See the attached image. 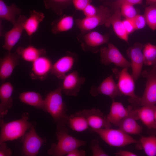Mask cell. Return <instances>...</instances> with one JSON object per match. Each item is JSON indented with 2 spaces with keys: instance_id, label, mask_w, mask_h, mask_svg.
<instances>
[{
  "instance_id": "1",
  "label": "cell",
  "mask_w": 156,
  "mask_h": 156,
  "mask_svg": "<svg viewBox=\"0 0 156 156\" xmlns=\"http://www.w3.org/2000/svg\"><path fill=\"white\" fill-rule=\"evenodd\" d=\"M62 92L59 85L55 90L49 92L44 99L42 110L49 114L56 124V127L67 126L68 116L66 104L62 96Z\"/></svg>"
},
{
  "instance_id": "2",
  "label": "cell",
  "mask_w": 156,
  "mask_h": 156,
  "mask_svg": "<svg viewBox=\"0 0 156 156\" xmlns=\"http://www.w3.org/2000/svg\"><path fill=\"white\" fill-rule=\"evenodd\" d=\"M55 135L56 144L51 145L47 151L48 154L54 156L66 155L73 150L86 145V141L79 139L70 135L66 127H56Z\"/></svg>"
},
{
  "instance_id": "3",
  "label": "cell",
  "mask_w": 156,
  "mask_h": 156,
  "mask_svg": "<svg viewBox=\"0 0 156 156\" xmlns=\"http://www.w3.org/2000/svg\"><path fill=\"white\" fill-rule=\"evenodd\" d=\"M28 113H23L19 119L5 122L3 119L0 118V143L12 141L23 137L27 131L32 126L33 122L28 121Z\"/></svg>"
},
{
  "instance_id": "4",
  "label": "cell",
  "mask_w": 156,
  "mask_h": 156,
  "mask_svg": "<svg viewBox=\"0 0 156 156\" xmlns=\"http://www.w3.org/2000/svg\"><path fill=\"white\" fill-rule=\"evenodd\" d=\"M92 130L96 133L103 141L110 146L121 147L131 144L139 145V141L119 128L114 129L110 128Z\"/></svg>"
},
{
  "instance_id": "5",
  "label": "cell",
  "mask_w": 156,
  "mask_h": 156,
  "mask_svg": "<svg viewBox=\"0 0 156 156\" xmlns=\"http://www.w3.org/2000/svg\"><path fill=\"white\" fill-rule=\"evenodd\" d=\"M113 12L107 6L101 5L98 8L97 12L95 15L82 19H77L75 23L81 33L85 34L99 26L105 25Z\"/></svg>"
},
{
  "instance_id": "6",
  "label": "cell",
  "mask_w": 156,
  "mask_h": 156,
  "mask_svg": "<svg viewBox=\"0 0 156 156\" xmlns=\"http://www.w3.org/2000/svg\"><path fill=\"white\" fill-rule=\"evenodd\" d=\"M128 68H123L119 70L114 67L112 70L118 80L117 85L121 93L129 97V101L131 103L137 104L140 97L135 94V80L129 73Z\"/></svg>"
},
{
  "instance_id": "7",
  "label": "cell",
  "mask_w": 156,
  "mask_h": 156,
  "mask_svg": "<svg viewBox=\"0 0 156 156\" xmlns=\"http://www.w3.org/2000/svg\"><path fill=\"white\" fill-rule=\"evenodd\" d=\"M142 72L141 74L146 79V82L144 93L140 97L138 104L143 106L155 105L156 104V66Z\"/></svg>"
},
{
  "instance_id": "8",
  "label": "cell",
  "mask_w": 156,
  "mask_h": 156,
  "mask_svg": "<svg viewBox=\"0 0 156 156\" xmlns=\"http://www.w3.org/2000/svg\"><path fill=\"white\" fill-rule=\"evenodd\" d=\"M101 61L107 65L113 64L122 68L131 67V64L113 44L109 43L107 47H101L100 50Z\"/></svg>"
},
{
  "instance_id": "9",
  "label": "cell",
  "mask_w": 156,
  "mask_h": 156,
  "mask_svg": "<svg viewBox=\"0 0 156 156\" xmlns=\"http://www.w3.org/2000/svg\"><path fill=\"white\" fill-rule=\"evenodd\" d=\"M78 36L82 49L85 51L97 53L100 51V47L107 43L109 39L108 34H102L96 31H90Z\"/></svg>"
},
{
  "instance_id": "10",
  "label": "cell",
  "mask_w": 156,
  "mask_h": 156,
  "mask_svg": "<svg viewBox=\"0 0 156 156\" xmlns=\"http://www.w3.org/2000/svg\"><path fill=\"white\" fill-rule=\"evenodd\" d=\"M23 153L25 156H35L42 145L46 143L45 138L40 137L36 132L35 125L26 133L22 138Z\"/></svg>"
},
{
  "instance_id": "11",
  "label": "cell",
  "mask_w": 156,
  "mask_h": 156,
  "mask_svg": "<svg viewBox=\"0 0 156 156\" xmlns=\"http://www.w3.org/2000/svg\"><path fill=\"white\" fill-rule=\"evenodd\" d=\"M77 54L67 51L63 56L53 64L51 74L57 78L62 79L73 68L77 62Z\"/></svg>"
},
{
  "instance_id": "12",
  "label": "cell",
  "mask_w": 156,
  "mask_h": 156,
  "mask_svg": "<svg viewBox=\"0 0 156 156\" xmlns=\"http://www.w3.org/2000/svg\"><path fill=\"white\" fill-rule=\"evenodd\" d=\"M60 84L62 92L66 95L76 96L79 92L81 87L86 81L85 78L80 77L77 70L67 74Z\"/></svg>"
},
{
  "instance_id": "13",
  "label": "cell",
  "mask_w": 156,
  "mask_h": 156,
  "mask_svg": "<svg viewBox=\"0 0 156 156\" xmlns=\"http://www.w3.org/2000/svg\"><path fill=\"white\" fill-rule=\"evenodd\" d=\"M143 45L136 42L127 50V54L131 60V75L135 81L137 80L141 74L144 64L143 49Z\"/></svg>"
},
{
  "instance_id": "14",
  "label": "cell",
  "mask_w": 156,
  "mask_h": 156,
  "mask_svg": "<svg viewBox=\"0 0 156 156\" xmlns=\"http://www.w3.org/2000/svg\"><path fill=\"white\" fill-rule=\"evenodd\" d=\"M27 18L24 15H20L13 27L3 34L4 37L3 49L8 51H11L17 43L24 30V23Z\"/></svg>"
},
{
  "instance_id": "15",
  "label": "cell",
  "mask_w": 156,
  "mask_h": 156,
  "mask_svg": "<svg viewBox=\"0 0 156 156\" xmlns=\"http://www.w3.org/2000/svg\"><path fill=\"white\" fill-rule=\"evenodd\" d=\"M80 111L86 119L91 130L111 128L112 124L99 109L93 108Z\"/></svg>"
},
{
  "instance_id": "16",
  "label": "cell",
  "mask_w": 156,
  "mask_h": 156,
  "mask_svg": "<svg viewBox=\"0 0 156 156\" xmlns=\"http://www.w3.org/2000/svg\"><path fill=\"white\" fill-rule=\"evenodd\" d=\"M90 93L94 97L102 94L112 99L122 95L114 80L112 75L105 78L99 86H92L90 88Z\"/></svg>"
},
{
  "instance_id": "17",
  "label": "cell",
  "mask_w": 156,
  "mask_h": 156,
  "mask_svg": "<svg viewBox=\"0 0 156 156\" xmlns=\"http://www.w3.org/2000/svg\"><path fill=\"white\" fill-rule=\"evenodd\" d=\"M53 65L48 57L45 55L40 56L32 63L30 76L33 79L45 80L51 73Z\"/></svg>"
},
{
  "instance_id": "18",
  "label": "cell",
  "mask_w": 156,
  "mask_h": 156,
  "mask_svg": "<svg viewBox=\"0 0 156 156\" xmlns=\"http://www.w3.org/2000/svg\"><path fill=\"white\" fill-rule=\"evenodd\" d=\"M155 105H147L135 109H132L131 115L137 120H140L149 129H156Z\"/></svg>"
},
{
  "instance_id": "19",
  "label": "cell",
  "mask_w": 156,
  "mask_h": 156,
  "mask_svg": "<svg viewBox=\"0 0 156 156\" xmlns=\"http://www.w3.org/2000/svg\"><path fill=\"white\" fill-rule=\"evenodd\" d=\"M20 57L16 52L8 51L0 59V79L3 81L9 78L19 63Z\"/></svg>"
},
{
  "instance_id": "20",
  "label": "cell",
  "mask_w": 156,
  "mask_h": 156,
  "mask_svg": "<svg viewBox=\"0 0 156 156\" xmlns=\"http://www.w3.org/2000/svg\"><path fill=\"white\" fill-rule=\"evenodd\" d=\"M14 87L9 81L3 83L0 87V117H3L13 105L12 95Z\"/></svg>"
},
{
  "instance_id": "21",
  "label": "cell",
  "mask_w": 156,
  "mask_h": 156,
  "mask_svg": "<svg viewBox=\"0 0 156 156\" xmlns=\"http://www.w3.org/2000/svg\"><path fill=\"white\" fill-rule=\"evenodd\" d=\"M131 106L125 108L121 102L113 100L109 112L106 116L108 121L117 126L124 118L130 115L132 110Z\"/></svg>"
},
{
  "instance_id": "22",
  "label": "cell",
  "mask_w": 156,
  "mask_h": 156,
  "mask_svg": "<svg viewBox=\"0 0 156 156\" xmlns=\"http://www.w3.org/2000/svg\"><path fill=\"white\" fill-rule=\"evenodd\" d=\"M122 16L120 9L114 10L105 25L108 27L112 26L115 33L118 37L123 40L128 42L129 35L124 28L122 20L121 19Z\"/></svg>"
},
{
  "instance_id": "23",
  "label": "cell",
  "mask_w": 156,
  "mask_h": 156,
  "mask_svg": "<svg viewBox=\"0 0 156 156\" xmlns=\"http://www.w3.org/2000/svg\"><path fill=\"white\" fill-rule=\"evenodd\" d=\"M29 13V17L24 22V28L27 35L31 37L38 30L45 16L43 13L34 10H30Z\"/></svg>"
},
{
  "instance_id": "24",
  "label": "cell",
  "mask_w": 156,
  "mask_h": 156,
  "mask_svg": "<svg viewBox=\"0 0 156 156\" xmlns=\"http://www.w3.org/2000/svg\"><path fill=\"white\" fill-rule=\"evenodd\" d=\"M16 52L24 60L32 63L47 53L44 49H38L31 45L25 47H19L16 49Z\"/></svg>"
},
{
  "instance_id": "25",
  "label": "cell",
  "mask_w": 156,
  "mask_h": 156,
  "mask_svg": "<svg viewBox=\"0 0 156 156\" xmlns=\"http://www.w3.org/2000/svg\"><path fill=\"white\" fill-rule=\"evenodd\" d=\"M19 99L22 103L36 108L43 109L44 99L38 92L27 91L21 93Z\"/></svg>"
},
{
  "instance_id": "26",
  "label": "cell",
  "mask_w": 156,
  "mask_h": 156,
  "mask_svg": "<svg viewBox=\"0 0 156 156\" xmlns=\"http://www.w3.org/2000/svg\"><path fill=\"white\" fill-rule=\"evenodd\" d=\"M21 12V10L15 4L8 5L3 0H0V18L1 19L9 21L13 25L16 21V16Z\"/></svg>"
},
{
  "instance_id": "27",
  "label": "cell",
  "mask_w": 156,
  "mask_h": 156,
  "mask_svg": "<svg viewBox=\"0 0 156 156\" xmlns=\"http://www.w3.org/2000/svg\"><path fill=\"white\" fill-rule=\"evenodd\" d=\"M67 126L77 132L85 131L89 128L86 119L80 111L69 116Z\"/></svg>"
},
{
  "instance_id": "28",
  "label": "cell",
  "mask_w": 156,
  "mask_h": 156,
  "mask_svg": "<svg viewBox=\"0 0 156 156\" xmlns=\"http://www.w3.org/2000/svg\"><path fill=\"white\" fill-rule=\"evenodd\" d=\"M74 23L72 16L64 15L52 23L51 31L53 34H56L68 31L73 27Z\"/></svg>"
},
{
  "instance_id": "29",
  "label": "cell",
  "mask_w": 156,
  "mask_h": 156,
  "mask_svg": "<svg viewBox=\"0 0 156 156\" xmlns=\"http://www.w3.org/2000/svg\"><path fill=\"white\" fill-rule=\"evenodd\" d=\"M136 120L130 114L123 119L117 126L128 134L139 135L142 132V128L137 123Z\"/></svg>"
},
{
  "instance_id": "30",
  "label": "cell",
  "mask_w": 156,
  "mask_h": 156,
  "mask_svg": "<svg viewBox=\"0 0 156 156\" xmlns=\"http://www.w3.org/2000/svg\"><path fill=\"white\" fill-rule=\"evenodd\" d=\"M73 0H43L44 6L56 14L61 15L63 11L72 3Z\"/></svg>"
},
{
  "instance_id": "31",
  "label": "cell",
  "mask_w": 156,
  "mask_h": 156,
  "mask_svg": "<svg viewBox=\"0 0 156 156\" xmlns=\"http://www.w3.org/2000/svg\"><path fill=\"white\" fill-rule=\"evenodd\" d=\"M139 142V147L144 150L146 155L148 156H156V136H142Z\"/></svg>"
},
{
  "instance_id": "32",
  "label": "cell",
  "mask_w": 156,
  "mask_h": 156,
  "mask_svg": "<svg viewBox=\"0 0 156 156\" xmlns=\"http://www.w3.org/2000/svg\"><path fill=\"white\" fill-rule=\"evenodd\" d=\"M144 64L153 66L156 63V45L148 43L145 44L143 49Z\"/></svg>"
},
{
  "instance_id": "33",
  "label": "cell",
  "mask_w": 156,
  "mask_h": 156,
  "mask_svg": "<svg viewBox=\"0 0 156 156\" xmlns=\"http://www.w3.org/2000/svg\"><path fill=\"white\" fill-rule=\"evenodd\" d=\"M144 15L149 27L153 30L156 29V6L149 5L146 7Z\"/></svg>"
},
{
  "instance_id": "34",
  "label": "cell",
  "mask_w": 156,
  "mask_h": 156,
  "mask_svg": "<svg viewBox=\"0 0 156 156\" xmlns=\"http://www.w3.org/2000/svg\"><path fill=\"white\" fill-rule=\"evenodd\" d=\"M143 0H116L111 2H107L105 4L108 6L113 11L114 10L120 9L121 7L125 4H129L134 5L141 4Z\"/></svg>"
},
{
  "instance_id": "35",
  "label": "cell",
  "mask_w": 156,
  "mask_h": 156,
  "mask_svg": "<svg viewBox=\"0 0 156 156\" xmlns=\"http://www.w3.org/2000/svg\"><path fill=\"white\" fill-rule=\"evenodd\" d=\"M120 9L122 16L126 19H132L138 14L136 10L132 5L124 4Z\"/></svg>"
},
{
  "instance_id": "36",
  "label": "cell",
  "mask_w": 156,
  "mask_h": 156,
  "mask_svg": "<svg viewBox=\"0 0 156 156\" xmlns=\"http://www.w3.org/2000/svg\"><path fill=\"white\" fill-rule=\"evenodd\" d=\"M90 148L92 152V156H109L101 148L99 141L96 139L92 140L90 143Z\"/></svg>"
},
{
  "instance_id": "37",
  "label": "cell",
  "mask_w": 156,
  "mask_h": 156,
  "mask_svg": "<svg viewBox=\"0 0 156 156\" xmlns=\"http://www.w3.org/2000/svg\"><path fill=\"white\" fill-rule=\"evenodd\" d=\"M132 20L135 30L144 28L146 24V20L144 15L138 14L132 19Z\"/></svg>"
},
{
  "instance_id": "38",
  "label": "cell",
  "mask_w": 156,
  "mask_h": 156,
  "mask_svg": "<svg viewBox=\"0 0 156 156\" xmlns=\"http://www.w3.org/2000/svg\"><path fill=\"white\" fill-rule=\"evenodd\" d=\"M92 1V0H73L72 3L76 9L82 11Z\"/></svg>"
},
{
  "instance_id": "39",
  "label": "cell",
  "mask_w": 156,
  "mask_h": 156,
  "mask_svg": "<svg viewBox=\"0 0 156 156\" xmlns=\"http://www.w3.org/2000/svg\"><path fill=\"white\" fill-rule=\"evenodd\" d=\"M122 22L126 31L128 35L136 30L132 19L125 18Z\"/></svg>"
},
{
  "instance_id": "40",
  "label": "cell",
  "mask_w": 156,
  "mask_h": 156,
  "mask_svg": "<svg viewBox=\"0 0 156 156\" xmlns=\"http://www.w3.org/2000/svg\"><path fill=\"white\" fill-rule=\"evenodd\" d=\"M98 10V8L96 7L91 3L88 4L83 10L85 17H90L95 15Z\"/></svg>"
},
{
  "instance_id": "41",
  "label": "cell",
  "mask_w": 156,
  "mask_h": 156,
  "mask_svg": "<svg viewBox=\"0 0 156 156\" xmlns=\"http://www.w3.org/2000/svg\"><path fill=\"white\" fill-rule=\"evenodd\" d=\"M12 155L11 149L8 147L5 142L0 143V156H10Z\"/></svg>"
},
{
  "instance_id": "42",
  "label": "cell",
  "mask_w": 156,
  "mask_h": 156,
  "mask_svg": "<svg viewBox=\"0 0 156 156\" xmlns=\"http://www.w3.org/2000/svg\"><path fill=\"white\" fill-rule=\"evenodd\" d=\"M86 151L83 150H79L78 148H75L68 153L66 156H85L86 155Z\"/></svg>"
},
{
  "instance_id": "43",
  "label": "cell",
  "mask_w": 156,
  "mask_h": 156,
  "mask_svg": "<svg viewBox=\"0 0 156 156\" xmlns=\"http://www.w3.org/2000/svg\"><path fill=\"white\" fill-rule=\"evenodd\" d=\"M117 156H137L138 155L132 152L126 151H120L115 153Z\"/></svg>"
},
{
  "instance_id": "44",
  "label": "cell",
  "mask_w": 156,
  "mask_h": 156,
  "mask_svg": "<svg viewBox=\"0 0 156 156\" xmlns=\"http://www.w3.org/2000/svg\"><path fill=\"white\" fill-rule=\"evenodd\" d=\"M146 5L156 6V0H146Z\"/></svg>"
},
{
  "instance_id": "45",
  "label": "cell",
  "mask_w": 156,
  "mask_h": 156,
  "mask_svg": "<svg viewBox=\"0 0 156 156\" xmlns=\"http://www.w3.org/2000/svg\"><path fill=\"white\" fill-rule=\"evenodd\" d=\"M155 120L156 122V112H155Z\"/></svg>"
},
{
  "instance_id": "46",
  "label": "cell",
  "mask_w": 156,
  "mask_h": 156,
  "mask_svg": "<svg viewBox=\"0 0 156 156\" xmlns=\"http://www.w3.org/2000/svg\"><path fill=\"white\" fill-rule=\"evenodd\" d=\"M155 65L156 66V64H155Z\"/></svg>"
}]
</instances>
